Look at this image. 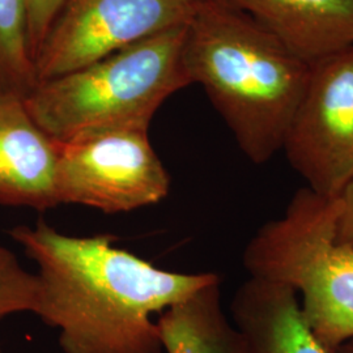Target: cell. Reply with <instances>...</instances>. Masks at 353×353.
I'll list each match as a JSON object with an SVG mask.
<instances>
[{"instance_id":"cell-17","label":"cell","mask_w":353,"mask_h":353,"mask_svg":"<svg viewBox=\"0 0 353 353\" xmlns=\"http://www.w3.org/2000/svg\"><path fill=\"white\" fill-rule=\"evenodd\" d=\"M0 353H1V351H0Z\"/></svg>"},{"instance_id":"cell-12","label":"cell","mask_w":353,"mask_h":353,"mask_svg":"<svg viewBox=\"0 0 353 353\" xmlns=\"http://www.w3.org/2000/svg\"><path fill=\"white\" fill-rule=\"evenodd\" d=\"M36 84L28 43V0H0V93L24 99Z\"/></svg>"},{"instance_id":"cell-15","label":"cell","mask_w":353,"mask_h":353,"mask_svg":"<svg viewBox=\"0 0 353 353\" xmlns=\"http://www.w3.org/2000/svg\"><path fill=\"white\" fill-rule=\"evenodd\" d=\"M339 210L336 216V237L353 250V179L338 195Z\"/></svg>"},{"instance_id":"cell-1","label":"cell","mask_w":353,"mask_h":353,"mask_svg":"<svg viewBox=\"0 0 353 353\" xmlns=\"http://www.w3.org/2000/svg\"><path fill=\"white\" fill-rule=\"evenodd\" d=\"M38 265L36 316L64 353H163L156 318L219 278L159 268L112 234L68 236L43 220L8 232Z\"/></svg>"},{"instance_id":"cell-2","label":"cell","mask_w":353,"mask_h":353,"mask_svg":"<svg viewBox=\"0 0 353 353\" xmlns=\"http://www.w3.org/2000/svg\"><path fill=\"white\" fill-rule=\"evenodd\" d=\"M183 61L252 163L283 150L312 64L228 0H194Z\"/></svg>"},{"instance_id":"cell-16","label":"cell","mask_w":353,"mask_h":353,"mask_svg":"<svg viewBox=\"0 0 353 353\" xmlns=\"http://www.w3.org/2000/svg\"><path fill=\"white\" fill-rule=\"evenodd\" d=\"M334 353H353V339L341 344V347Z\"/></svg>"},{"instance_id":"cell-10","label":"cell","mask_w":353,"mask_h":353,"mask_svg":"<svg viewBox=\"0 0 353 353\" xmlns=\"http://www.w3.org/2000/svg\"><path fill=\"white\" fill-rule=\"evenodd\" d=\"M307 63L353 46V0H228Z\"/></svg>"},{"instance_id":"cell-9","label":"cell","mask_w":353,"mask_h":353,"mask_svg":"<svg viewBox=\"0 0 353 353\" xmlns=\"http://www.w3.org/2000/svg\"><path fill=\"white\" fill-rule=\"evenodd\" d=\"M230 313L249 353H332L309 326L288 285L250 276L234 293Z\"/></svg>"},{"instance_id":"cell-6","label":"cell","mask_w":353,"mask_h":353,"mask_svg":"<svg viewBox=\"0 0 353 353\" xmlns=\"http://www.w3.org/2000/svg\"><path fill=\"white\" fill-rule=\"evenodd\" d=\"M283 150L322 196H338L353 179V46L312 63Z\"/></svg>"},{"instance_id":"cell-8","label":"cell","mask_w":353,"mask_h":353,"mask_svg":"<svg viewBox=\"0 0 353 353\" xmlns=\"http://www.w3.org/2000/svg\"><path fill=\"white\" fill-rule=\"evenodd\" d=\"M61 143L28 113L23 99L0 93V204L45 212L59 205Z\"/></svg>"},{"instance_id":"cell-5","label":"cell","mask_w":353,"mask_h":353,"mask_svg":"<svg viewBox=\"0 0 353 353\" xmlns=\"http://www.w3.org/2000/svg\"><path fill=\"white\" fill-rule=\"evenodd\" d=\"M57 190L59 204L121 214L164 201L170 176L148 130L117 128L61 144Z\"/></svg>"},{"instance_id":"cell-14","label":"cell","mask_w":353,"mask_h":353,"mask_svg":"<svg viewBox=\"0 0 353 353\" xmlns=\"http://www.w3.org/2000/svg\"><path fill=\"white\" fill-rule=\"evenodd\" d=\"M64 0H28V43L33 62Z\"/></svg>"},{"instance_id":"cell-11","label":"cell","mask_w":353,"mask_h":353,"mask_svg":"<svg viewBox=\"0 0 353 353\" xmlns=\"http://www.w3.org/2000/svg\"><path fill=\"white\" fill-rule=\"evenodd\" d=\"M165 353H249L221 306V279L194 292L156 318Z\"/></svg>"},{"instance_id":"cell-4","label":"cell","mask_w":353,"mask_h":353,"mask_svg":"<svg viewBox=\"0 0 353 353\" xmlns=\"http://www.w3.org/2000/svg\"><path fill=\"white\" fill-rule=\"evenodd\" d=\"M338 196L297 190L281 217L249 241L243 265L252 278L288 285L318 339L334 353L353 339V250L336 237Z\"/></svg>"},{"instance_id":"cell-3","label":"cell","mask_w":353,"mask_h":353,"mask_svg":"<svg viewBox=\"0 0 353 353\" xmlns=\"http://www.w3.org/2000/svg\"><path fill=\"white\" fill-rule=\"evenodd\" d=\"M185 37L186 26L172 28L41 81L23 99L26 110L61 144L108 130H148L160 106L191 84Z\"/></svg>"},{"instance_id":"cell-7","label":"cell","mask_w":353,"mask_h":353,"mask_svg":"<svg viewBox=\"0 0 353 353\" xmlns=\"http://www.w3.org/2000/svg\"><path fill=\"white\" fill-rule=\"evenodd\" d=\"M192 7L194 0H64L34 61L37 84L186 26Z\"/></svg>"},{"instance_id":"cell-13","label":"cell","mask_w":353,"mask_h":353,"mask_svg":"<svg viewBox=\"0 0 353 353\" xmlns=\"http://www.w3.org/2000/svg\"><path fill=\"white\" fill-rule=\"evenodd\" d=\"M38 299L37 275L26 271L16 255L0 245V321L14 313H36Z\"/></svg>"}]
</instances>
